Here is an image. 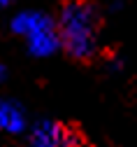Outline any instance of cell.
<instances>
[{"label":"cell","instance_id":"277c9868","mask_svg":"<svg viewBox=\"0 0 137 147\" xmlns=\"http://www.w3.org/2000/svg\"><path fill=\"white\" fill-rule=\"evenodd\" d=\"M51 26H56V24L42 12H21L19 16L12 19V30L16 35H21L23 40L35 35V33H40V30H44V28H51Z\"/></svg>","mask_w":137,"mask_h":147},{"label":"cell","instance_id":"52a82bcc","mask_svg":"<svg viewBox=\"0 0 137 147\" xmlns=\"http://www.w3.org/2000/svg\"><path fill=\"white\" fill-rule=\"evenodd\" d=\"M84 147H86V145H84Z\"/></svg>","mask_w":137,"mask_h":147},{"label":"cell","instance_id":"7a4b0ae2","mask_svg":"<svg viewBox=\"0 0 137 147\" xmlns=\"http://www.w3.org/2000/svg\"><path fill=\"white\" fill-rule=\"evenodd\" d=\"M82 133L58 121H37L30 131V147H84Z\"/></svg>","mask_w":137,"mask_h":147},{"label":"cell","instance_id":"5b68a950","mask_svg":"<svg viewBox=\"0 0 137 147\" xmlns=\"http://www.w3.org/2000/svg\"><path fill=\"white\" fill-rule=\"evenodd\" d=\"M3 80H5V68L0 65V82H3Z\"/></svg>","mask_w":137,"mask_h":147},{"label":"cell","instance_id":"3957f363","mask_svg":"<svg viewBox=\"0 0 137 147\" xmlns=\"http://www.w3.org/2000/svg\"><path fill=\"white\" fill-rule=\"evenodd\" d=\"M26 128V112L16 100L0 98V131L5 133H21Z\"/></svg>","mask_w":137,"mask_h":147},{"label":"cell","instance_id":"6da1fadb","mask_svg":"<svg viewBox=\"0 0 137 147\" xmlns=\"http://www.w3.org/2000/svg\"><path fill=\"white\" fill-rule=\"evenodd\" d=\"M61 47L74 61H91L98 54L100 14L91 0H65L56 21Z\"/></svg>","mask_w":137,"mask_h":147},{"label":"cell","instance_id":"8992f818","mask_svg":"<svg viewBox=\"0 0 137 147\" xmlns=\"http://www.w3.org/2000/svg\"><path fill=\"white\" fill-rule=\"evenodd\" d=\"M7 3H9V0H0V7H5Z\"/></svg>","mask_w":137,"mask_h":147}]
</instances>
